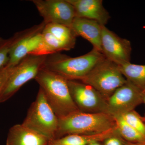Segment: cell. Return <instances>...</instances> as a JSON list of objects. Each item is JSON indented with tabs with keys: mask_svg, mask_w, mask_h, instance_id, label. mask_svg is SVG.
<instances>
[{
	"mask_svg": "<svg viewBox=\"0 0 145 145\" xmlns=\"http://www.w3.org/2000/svg\"><path fill=\"white\" fill-rule=\"evenodd\" d=\"M34 79L59 119L80 111L72 100L66 79L42 67Z\"/></svg>",
	"mask_w": 145,
	"mask_h": 145,
	"instance_id": "obj_1",
	"label": "cell"
},
{
	"mask_svg": "<svg viewBox=\"0 0 145 145\" xmlns=\"http://www.w3.org/2000/svg\"><path fill=\"white\" fill-rule=\"evenodd\" d=\"M105 58L103 53L93 48L84 55L76 57L58 52L47 56L43 67L67 80L78 81Z\"/></svg>",
	"mask_w": 145,
	"mask_h": 145,
	"instance_id": "obj_2",
	"label": "cell"
},
{
	"mask_svg": "<svg viewBox=\"0 0 145 145\" xmlns=\"http://www.w3.org/2000/svg\"><path fill=\"white\" fill-rule=\"evenodd\" d=\"M116 127L114 118L108 114L78 111L59 119L56 139L71 134H98Z\"/></svg>",
	"mask_w": 145,
	"mask_h": 145,
	"instance_id": "obj_3",
	"label": "cell"
},
{
	"mask_svg": "<svg viewBox=\"0 0 145 145\" xmlns=\"http://www.w3.org/2000/svg\"><path fill=\"white\" fill-rule=\"evenodd\" d=\"M22 124L46 137L50 142L56 139L59 118L48 103L40 88Z\"/></svg>",
	"mask_w": 145,
	"mask_h": 145,
	"instance_id": "obj_4",
	"label": "cell"
},
{
	"mask_svg": "<svg viewBox=\"0 0 145 145\" xmlns=\"http://www.w3.org/2000/svg\"><path fill=\"white\" fill-rule=\"evenodd\" d=\"M78 81L92 86L107 101L117 89L127 82L119 66L105 58L87 75Z\"/></svg>",
	"mask_w": 145,
	"mask_h": 145,
	"instance_id": "obj_5",
	"label": "cell"
},
{
	"mask_svg": "<svg viewBox=\"0 0 145 145\" xmlns=\"http://www.w3.org/2000/svg\"><path fill=\"white\" fill-rule=\"evenodd\" d=\"M47 56L28 55L14 68L0 93V103L12 97L25 83L35 79Z\"/></svg>",
	"mask_w": 145,
	"mask_h": 145,
	"instance_id": "obj_6",
	"label": "cell"
},
{
	"mask_svg": "<svg viewBox=\"0 0 145 145\" xmlns=\"http://www.w3.org/2000/svg\"><path fill=\"white\" fill-rule=\"evenodd\" d=\"M72 100L80 111L87 113H107V103L103 96L90 85L67 80Z\"/></svg>",
	"mask_w": 145,
	"mask_h": 145,
	"instance_id": "obj_7",
	"label": "cell"
},
{
	"mask_svg": "<svg viewBox=\"0 0 145 145\" xmlns=\"http://www.w3.org/2000/svg\"><path fill=\"white\" fill-rule=\"evenodd\" d=\"M142 91L128 81L110 97L107 101V113L113 117L121 116L143 103Z\"/></svg>",
	"mask_w": 145,
	"mask_h": 145,
	"instance_id": "obj_8",
	"label": "cell"
},
{
	"mask_svg": "<svg viewBox=\"0 0 145 145\" xmlns=\"http://www.w3.org/2000/svg\"><path fill=\"white\" fill-rule=\"evenodd\" d=\"M44 23L70 27L75 18V9L68 0H32Z\"/></svg>",
	"mask_w": 145,
	"mask_h": 145,
	"instance_id": "obj_9",
	"label": "cell"
},
{
	"mask_svg": "<svg viewBox=\"0 0 145 145\" xmlns=\"http://www.w3.org/2000/svg\"><path fill=\"white\" fill-rule=\"evenodd\" d=\"M101 46L102 53L106 59L118 66L130 63L132 51L130 41L121 38L104 25L102 27Z\"/></svg>",
	"mask_w": 145,
	"mask_h": 145,
	"instance_id": "obj_10",
	"label": "cell"
},
{
	"mask_svg": "<svg viewBox=\"0 0 145 145\" xmlns=\"http://www.w3.org/2000/svg\"><path fill=\"white\" fill-rule=\"evenodd\" d=\"M75 9V17L96 21L105 26L110 18L102 0H68Z\"/></svg>",
	"mask_w": 145,
	"mask_h": 145,
	"instance_id": "obj_11",
	"label": "cell"
},
{
	"mask_svg": "<svg viewBox=\"0 0 145 145\" xmlns=\"http://www.w3.org/2000/svg\"><path fill=\"white\" fill-rule=\"evenodd\" d=\"M96 21L75 17L70 28L76 36H81L88 41L93 48L102 53L101 35L102 27Z\"/></svg>",
	"mask_w": 145,
	"mask_h": 145,
	"instance_id": "obj_12",
	"label": "cell"
},
{
	"mask_svg": "<svg viewBox=\"0 0 145 145\" xmlns=\"http://www.w3.org/2000/svg\"><path fill=\"white\" fill-rule=\"evenodd\" d=\"M46 137L24 126L14 125L8 131L6 145H49Z\"/></svg>",
	"mask_w": 145,
	"mask_h": 145,
	"instance_id": "obj_13",
	"label": "cell"
},
{
	"mask_svg": "<svg viewBox=\"0 0 145 145\" xmlns=\"http://www.w3.org/2000/svg\"><path fill=\"white\" fill-rule=\"evenodd\" d=\"M42 31L27 36L14 44L10 49L7 65L14 67L24 58L34 51L41 42Z\"/></svg>",
	"mask_w": 145,
	"mask_h": 145,
	"instance_id": "obj_14",
	"label": "cell"
},
{
	"mask_svg": "<svg viewBox=\"0 0 145 145\" xmlns=\"http://www.w3.org/2000/svg\"><path fill=\"white\" fill-rule=\"evenodd\" d=\"M118 133L117 127L105 132L90 135L71 134L55 139L51 141L50 145H88L95 142H101Z\"/></svg>",
	"mask_w": 145,
	"mask_h": 145,
	"instance_id": "obj_15",
	"label": "cell"
},
{
	"mask_svg": "<svg viewBox=\"0 0 145 145\" xmlns=\"http://www.w3.org/2000/svg\"><path fill=\"white\" fill-rule=\"evenodd\" d=\"M119 66L127 81L145 92V65L134 64L130 62Z\"/></svg>",
	"mask_w": 145,
	"mask_h": 145,
	"instance_id": "obj_16",
	"label": "cell"
},
{
	"mask_svg": "<svg viewBox=\"0 0 145 145\" xmlns=\"http://www.w3.org/2000/svg\"><path fill=\"white\" fill-rule=\"evenodd\" d=\"M44 30L53 35L67 47L69 50L75 47L77 36L69 27L59 24H46Z\"/></svg>",
	"mask_w": 145,
	"mask_h": 145,
	"instance_id": "obj_17",
	"label": "cell"
},
{
	"mask_svg": "<svg viewBox=\"0 0 145 145\" xmlns=\"http://www.w3.org/2000/svg\"><path fill=\"white\" fill-rule=\"evenodd\" d=\"M119 135L127 142L145 143V135L127 124L121 117H114Z\"/></svg>",
	"mask_w": 145,
	"mask_h": 145,
	"instance_id": "obj_18",
	"label": "cell"
},
{
	"mask_svg": "<svg viewBox=\"0 0 145 145\" xmlns=\"http://www.w3.org/2000/svg\"><path fill=\"white\" fill-rule=\"evenodd\" d=\"M120 117V116H119ZM127 124L145 135V122L142 117L135 110L129 112L120 116Z\"/></svg>",
	"mask_w": 145,
	"mask_h": 145,
	"instance_id": "obj_19",
	"label": "cell"
},
{
	"mask_svg": "<svg viewBox=\"0 0 145 145\" xmlns=\"http://www.w3.org/2000/svg\"><path fill=\"white\" fill-rule=\"evenodd\" d=\"M14 36L8 39L0 37V69L8 64L10 49L15 42Z\"/></svg>",
	"mask_w": 145,
	"mask_h": 145,
	"instance_id": "obj_20",
	"label": "cell"
},
{
	"mask_svg": "<svg viewBox=\"0 0 145 145\" xmlns=\"http://www.w3.org/2000/svg\"><path fill=\"white\" fill-rule=\"evenodd\" d=\"M14 67L7 65L3 68L0 69V93Z\"/></svg>",
	"mask_w": 145,
	"mask_h": 145,
	"instance_id": "obj_21",
	"label": "cell"
},
{
	"mask_svg": "<svg viewBox=\"0 0 145 145\" xmlns=\"http://www.w3.org/2000/svg\"><path fill=\"white\" fill-rule=\"evenodd\" d=\"M104 142V145H127L128 142L124 140L119 133L108 137Z\"/></svg>",
	"mask_w": 145,
	"mask_h": 145,
	"instance_id": "obj_22",
	"label": "cell"
},
{
	"mask_svg": "<svg viewBox=\"0 0 145 145\" xmlns=\"http://www.w3.org/2000/svg\"><path fill=\"white\" fill-rule=\"evenodd\" d=\"M127 145H145V143H133L128 142Z\"/></svg>",
	"mask_w": 145,
	"mask_h": 145,
	"instance_id": "obj_23",
	"label": "cell"
},
{
	"mask_svg": "<svg viewBox=\"0 0 145 145\" xmlns=\"http://www.w3.org/2000/svg\"><path fill=\"white\" fill-rule=\"evenodd\" d=\"M88 145H101V144H100L99 142H92L90 143V144H89Z\"/></svg>",
	"mask_w": 145,
	"mask_h": 145,
	"instance_id": "obj_24",
	"label": "cell"
},
{
	"mask_svg": "<svg viewBox=\"0 0 145 145\" xmlns=\"http://www.w3.org/2000/svg\"><path fill=\"white\" fill-rule=\"evenodd\" d=\"M143 103H144L145 105V91L144 92V93H143Z\"/></svg>",
	"mask_w": 145,
	"mask_h": 145,
	"instance_id": "obj_25",
	"label": "cell"
},
{
	"mask_svg": "<svg viewBox=\"0 0 145 145\" xmlns=\"http://www.w3.org/2000/svg\"><path fill=\"white\" fill-rule=\"evenodd\" d=\"M144 121L145 122V115L144 117Z\"/></svg>",
	"mask_w": 145,
	"mask_h": 145,
	"instance_id": "obj_26",
	"label": "cell"
},
{
	"mask_svg": "<svg viewBox=\"0 0 145 145\" xmlns=\"http://www.w3.org/2000/svg\"></svg>",
	"mask_w": 145,
	"mask_h": 145,
	"instance_id": "obj_27",
	"label": "cell"
}]
</instances>
